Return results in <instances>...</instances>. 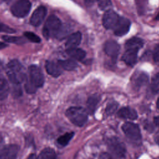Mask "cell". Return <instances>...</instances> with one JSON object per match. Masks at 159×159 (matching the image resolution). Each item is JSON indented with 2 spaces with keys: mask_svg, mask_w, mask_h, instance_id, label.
Returning a JSON list of instances; mask_svg holds the SVG:
<instances>
[{
  "mask_svg": "<svg viewBox=\"0 0 159 159\" xmlns=\"http://www.w3.org/2000/svg\"><path fill=\"white\" fill-rule=\"evenodd\" d=\"M44 83V77L41 69L35 65L29 67V78L25 79V89L27 93L32 94Z\"/></svg>",
  "mask_w": 159,
  "mask_h": 159,
  "instance_id": "6da1fadb",
  "label": "cell"
},
{
  "mask_svg": "<svg viewBox=\"0 0 159 159\" xmlns=\"http://www.w3.org/2000/svg\"><path fill=\"white\" fill-rule=\"evenodd\" d=\"M6 74L9 81L16 85L26 79L23 72V66L17 60H12L8 63L6 66Z\"/></svg>",
  "mask_w": 159,
  "mask_h": 159,
  "instance_id": "7a4b0ae2",
  "label": "cell"
},
{
  "mask_svg": "<svg viewBox=\"0 0 159 159\" xmlns=\"http://www.w3.org/2000/svg\"><path fill=\"white\" fill-rule=\"evenodd\" d=\"M66 116L73 124L78 127L84 125L88 120L87 111L81 107H69L66 111Z\"/></svg>",
  "mask_w": 159,
  "mask_h": 159,
  "instance_id": "3957f363",
  "label": "cell"
},
{
  "mask_svg": "<svg viewBox=\"0 0 159 159\" xmlns=\"http://www.w3.org/2000/svg\"><path fill=\"white\" fill-rule=\"evenodd\" d=\"M62 27L60 19L55 16L51 15L47 19L43 30V35L46 39L53 37H57Z\"/></svg>",
  "mask_w": 159,
  "mask_h": 159,
  "instance_id": "277c9868",
  "label": "cell"
},
{
  "mask_svg": "<svg viewBox=\"0 0 159 159\" xmlns=\"http://www.w3.org/2000/svg\"><path fill=\"white\" fill-rule=\"evenodd\" d=\"M31 6L29 0H17L11 6V11L14 16L22 18L29 13Z\"/></svg>",
  "mask_w": 159,
  "mask_h": 159,
  "instance_id": "5b68a950",
  "label": "cell"
},
{
  "mask_svg": "<svg viewBox=\"0 0 159 159\" xmlns=\"http://www.w3.org/2000/svg\"><path fill=\"white\" fill-rule=\"evenodd\" d=\"M107 145L111 152L118 158H123L125 156L126 148L124 144L117 137L108 139Z\"/></svg>",
  "mask_w": 159,
  "mask_h": 159,
  "instance_id": "8992f818",
  "label": "cell"
},
{
  "mask_svg": "<svg viewBox=\"0 0 159 159\" xmlns=\"http://www.w3.org/2000/svg\"><path fill=\"white\" fill-rule=\"evenodd\" d=\"M122 129L125 135L131 140L139 141L141 139V132L139 125L133 122H125Z\"/></svg>",
  "mask_w": 159,
  "mask_h": 159,
  "instance_id": "52a82bcc",
  "label": "cell"
},
{
  "mask_svg": "<svg viewBox=\"0 0 159 159\" xmlns=\"http://www.w3.org/2000/svg\"><path fill=\"white\" fill-rule=\"evenodd\" d=\"M120 16L113 10L109 9L105 12L102 17V25L106 29L114 30L116 27Z\"/></svg>",
  "mask_w": 159,
  "mask_h": 159,
  "instance_id": "ba28073f",
  "label": "cell"
},
{
  "mask_svg": "<svg viewBox=\"0 0 159 159\" xmlns=\"http://www.w3.org/2000/svg\"><path fill=\"white\" fill-rule=\"evenodd\" d=\"M47 14V9L43 6H39L32 13L30 19V23L35 27L39 26L43 22Z\"/></svg>",
  "mask_w": 159,
  "mask_h": 159,
  "instance_id": "9c48e42d",
  "label": "cell"
},
{
  "mask_svg": "<svg viewBox=\"0 0 159 159\" xmlns=\"http://www.w3.org/2000/svg\"><path fill=\"white\" fill-rule=\"evenodd\" d=\"M130 21L128 19L120 17L116 27L114 29V34L119 37L127 34L130 30Z\"/></svg>",
  "mask_w": 159,
  "mask_h": 159,
  "instance_id": "30bf717a",
  "label": "cell"
},
{
  "mask_svg": "<svg viewBox=\"0 0 159 159\" xmlns=\"http://www.w3.org/2000/svg\"><path fill=\"white\" fill-rule=\"evenodd\" d=\"M104 50L107 55L116 60L120 52V45L117 42L110 40L105 43Z\"/></svg>",
  "mask_w": 159,
  "mask_h": 159,
  "instance_id": "8fae6325",
  "label": "cell"
},
{
  "mask_svg": "<svg viewBox=\"0 0 159 159\" xmlns=\"http://www.w3.org/2000/svg\"><path fill=\"white\" fill-rule=\"evenodd\" d=\"M18 151L19 148L16 145H6L0 152V159H16Z\"/></svg>",
  "mask_w": 159,
  "mask_h": 159,
  "instance_id": "7c38bea8",
  "label": "cell"
},
{
  "mask_svg": "<svg viewBox=\"0 0 159 159\" xmlns=\"http://www.w3.org/2000/svg\"><path fill=\"white\" fill-rule=\"evenodd\" d=\"M138 50L132 49H125V52L122 55V60L129 66L134 65L137 60Z\"/></svg>",
  "mask_w": 159,
  "mask_h": 159,
  "instance_id": "4fadbf2b",
  "label": "cell"
},
{
  "mask_svg": "<svg viewBox=\"0 0 159 159\" xmlns=\"http://www.w3.org/2000/svg\"><path fill=\"white\" fill-rule=\"evenodd\" d=\"M45 67L47 72L53 77H58L62 73L61 68L58 63L47 61L45 63Z\"/></svg>",
  "mask_w": 159,
  "mask_h": 159,
  "instance_id": "5bb4252c",
  "label": "cell"
},
{
  "mask_svg": "<svg viewBox=\"0 0 159 159\" xmlns=\"http://www.w3.org/2000/svg\"><path fill=\"white\" fill-rule=\"evenodd\" d=\"M81 39L82 35L80 32H76L71 34L65 44L67 50L76 48L80 44Z\"/></svg>",
  "mask_w": 159,
  "mask_h": 159,
  "instance_id": "9a60e30c",
  "label": "cell"
},
{
  "mask_svg": "<svg viewBox=\"0 0 159 159\" xmlns=\"http://www.w3.org/2000/svg\"><path fill=\"white\" fill-rule=\"evenodd\" d=\"M143 44L144 42L142 39L134 37L126 41L125 43V49H132L139 51L140 48H142Z\"/></svg>",
  "mask_w": 159,
  "mask_h": 159,
  "instance_id": "2e32d148",
  "label": "cell"
},
{
  "mask_svg": "<svg viewBox=\"0 0 159 159\" xmlns=\"http://www.w3.org/2000/svg\"><path fill=\"white\" fill-rule=\"evenodd\" d=\"M118 116L124 119L135 120L137 118V113L136 111L129 107H122L117 112Z\"/></svg>",
  "mask_w": 159,
  "mask_h": 159,
  "instance_id": "e0dca14e",
  "label": "cell"
},
{
  "mask_svg": "<svg viewBox=\"0 0 159 159\" xmlns=\"http://www.w3.org/2000/svg\"><path fill=\"white\" fill-rule=\"evenodd\" d=\"M100 101V96L98 94L91 96L87 101V111L89 114H93Z\"/></svg>",
  "mask_w": 159,
  "mask_h": 159,
  "instance_id": "ac0fdd59",
  "label": "cell"
},
{
  "mask_svg": "<svg viewBox=\"0 0 159 159\" xmlns=\"http://www.w3.org/2000/svg\"><path fill=\"white\" fill-rule=\"evenodd\" d=\"M66 53L72 58L79 61L82 60L86 57V52L77 47L71 49H68L66 50Z\"/></svg>",
  "mask_w": 159,
  "mask_h": 159,
  "instance_id": "d6986e66",
  "label": "cell"
},
{
  "mask_svg": "<svg viewBox=\"0 0 159 159\" xmlns=\"http://www.w3.org/2000/svg\"><path fill=\"white\" fill-rule=\"evenodd\" d=\"M9 93V86L6 79L0 76V100L5 99Z\"/></svg>",
  "mask_w": 159,
  "mask_h": 159,
  "instance_id": "ffe728a7",
  "label": "cell"
},
{
  "mask_svg": "<svg viewBox=\"0 0 159 159\" xmlns=\"http://www.w3.org/2000/svg\"><path fill=\"white\" fill-rule=\"evenodd\" d=\"M58 63L62 69L67 71H72L78 66L77 63L73 60H60Z\"/></svg>",
  "mask_w": 159,
  "mask_h": 159,
  "instance_id": "44dd1931",
  "label": "cell"
},
{
  "mask_svg": "<svg viewBox=\"0 0 159 159\" xmlns=\"http://www.w3.org/2000/svg\"><path fill=\"white\" fill-rule=\"evenodd\" d=\"M38 159H57V155L53 148H45L40 152Z\"/></svg>",
  "mask_w": 159,
  "mask_h": 159,
  "instance_id": "7402d4cb",
  "label": "cell"
},
{
  "mask_svg": "<svg viewBox=\"0 0 159 159\" xmlns=\"http://www.w3.org/2000/svg\"><path fill=\"white\" fill-rule=\"evenodd\" d=\"M2 39L6 42L12 43L17 45H22L25 42V39L21 37H14L9 35H3Z\"/></svg>",
  "mask_w": 159,
  "mask_h": 159,
  "instance_id": "603a6c76",
  "label": "cell"
},
{
  "mask_svg": "<svg viewBox=\"0 0 159 159\" xmlns=\"http://www.w3.org/2000/svg\"><path fill=\"white\" fill-rule=\"evenodd\" d=\"M148 81V76L145 73H140L134 80V84L137 87H140L145 85Z\"/></svg>",
  "mask_w": 159,
  "mask_h": 159,
  "instance_id": "cb8c5ba5",
  "label": "cell"
},
{
  "mask_svg": "<svg viewBox=\"0 0 159 159\" xmlns=\"http://www.w3.org/2000/svg\"><path fill=\"white\" fill-rule=\"evenodd\" d=\"M73 135H74L73 132L66 133L64 135H61L57 139V143L61 146H65L69 143V142L73 138Z\"/></svg>",
  "mask_w": 159,
  "mask_h": 159,
  "instance_id": "d4e9b609",
  "label": "cell"
},
{
  "mask_svg": "<svg viewBox=\"0 0 159 159\" xmlns=\"http://www.w3.org/2000/svg\"><path fill=\"white\" fill-rule=\"evenodd\" d=\"M151 88L153 92H159V73H156L152 78Z\"/></svg>",
  "mask_w": 159,
  "mask_h": 159,
  "instance_id": "484cf974",
  "label": "cell"
},
{
  "mask_svg": "<svg viewBox=\"0 0 159 159\" xmlns=\"http://www.w3.org/2000/svg\"><path fill=\"white\" fill-rule=\"evenodd\" d=\"M99 7L102 11H107L112 6L111 0H97Z\"/></svg>",
  "mask_w": 159,
  "mask_h": 159,
  "instance_id": "4316f807",
  "label": "cell"
},
{
  "mask_svg": "<svg viewBox=\"0 0 159 159\" xmlns=\"http://www.w3.org/2000/svg\"><path fill=\"white\" fill-rule=\"evenodd\" d=\"M24 36L30 41L33 42L34 43H40L41 41L40 38L35 34L32 32H25L24 33Z\"/></svg>",
  "mask_w": 159,
  "mask_h": 159,
  "instance_id": "83f0119b",
  "label": "cell"
},
{
  "mask_svg": "<svg viewBox=\"0 0 159 159\" xmlns=\"http://www.w3.org/2000/svg\"><path fill=\"white\" fill-rule=\"evenodd\" d=\"M117 107H118V104L116 102H110L107 104L106 107V112L108 115H111L116 111Z\"/></svg>",
  "mask_w": 159,
  "mask_h": 159,
  "instance_id": "f1b7e54d",
  "label": "cell"
},
{
  "mask_svg": "<svg viewBox=\"0 0 159 159\" xmlns=\"http://www.w3.org/2000/svg\"><path fill=\"white\" fill-rule=\"evenodd\" d=\"M0 32H6L8 34H13L16 32V30L10 27L0 23Z\"/></svg>",
  "mask_w": 159,
  "mask_h": 159,
  "instance_id": "f546056e",
  "label": "cell"
},
{
  "mask_svg": "<svg viewBox=\"0 0 159 159\" xmlns=\"http://www.w3.org/2000/svg\"><path fill=\"white\" fill-rule=\"evenodd\" d=\"M153 58L154 61L159 65V44H157L153 50Z\"/></svg>",
  "mask_w": 159,
  "mask_h": 159,
  "instance_id": "4dcf8cb0",
  "label": "cell"
},
{
  "mask_svg": "<svg viewBox=\"0 0 159 159\" xmlns=\"http://www.w3.org/2000/svg\"><path fill=\"white\" fill-rule=\"evenodd\" d=\"M99 159H114V158L108 153H102L100 155Z\"/></svg>",
  "mask_w": 159,
  "mask_h": 159,
  "instance_id": "1f68e13d",
  "label": "cell"
},
{
  "mask_svg": "<svg viewBox=\"0 0 159 159\" xmlns=\"http://www.w3.org/2000/svg\"><path fill=\"white\" fill-rule=\"evenodd\" d=\"M85 4L88 6H92L97 0H84Z\"/></svg>",
  "mask_w": 159,
  "mask_h": 159,
  "instance_id": "d6a6232c",
  "label": "cell"
},
{
  "mask_svg": "<svg viewBox=\"0 0 159 159\" xmlns=\"http://www.w3.org/2000/svg\"><path fill=\"white\" fill-rule=\"evenodd\" d=\"M27 159H38V157L34 153H31L27 158Z\"/></svg>",
  "mask_w": 159,
  "mask_h": 159,
  "instance_id": "836d02e7",
  "label": "cell"
},
{
  "mask_svg": "<svg viewBox=\"0 0 159 159\" xmlns=\"http://www.w3.org/2000/svg\"><path fill=\"white\" fill-rule=\"evenodd\" d=\"M154 122L157 126L159 127V116H158L154 118Z\"/></svg>",
  "mask_w": 159,
  "mask_h": 159,
  "instance_id": "e575fe53",
  "label": "cell"
},
{
  "mask_svg": "<svg viewBox=\"0 0 159 159\" xmlns=\"http://www.w3.org/2000/svg\"><path fill=\"white\" fill-rule=\"evenodd\" d=\"M7 46V45L6 43L0 42V50H1V49H3V48H6Z\"/></svg>",
  "mask_w": 159,
  "mask_h": 159,
  "instance_id": "d590c367",
  "label": "cell"
},
{
  "mask_svg": "<svg viewBox=\"0 0 159 159\" xmlns=\"http://www.w3.org/2000/svg\"><path fill=\"white\" fill-rule=\"evenodd\" d=\"M3 143H4L3 139H2V137L0 135V152L1 151V150L2 149V148L4 147H3Z\"/></svg>",
  "mask_w": 159,
  "mask_h": 159,
  "instance_id": "8d00e7d4",
  "label": "cell"
},
{
  "mask_svg": "<svg viewBox=\"0 0 159 159\" xmlns=\"http://www.w3.org/2000/svg\"><path fill=\"white\" fill-rule=\"evenodd\" d=\"M155 142H156V143L159 145V135H158V136L155 138Z\"/></svg>",
  "mask_w": 159,
  "mask_h": 159,
  "instance_id": "74e56055",
  "label": "cell"
},
{
  "mask_svg": "<svg viewBox=\"0 0 159 159\" xmlns=\"http://www.w3.org/2000/svg\"><path fill=\"white\" fill-rule=\"evenodd\" d=\"M157 107H158V109H159V98H158V100H157Z\"/></svg>",
  "mask_w": 159,
  "mask_h": 159,
  "instance_id": "f35d334b",
  "label": "cell"
},
{
  "mask_svg": "<svg viewBox=\"0 0 159 159\" xmlns=\"http://www.w3.org/2000/svg\"><path fill=\"white\" fill-rule=\"evenodd\" d=\"M155 19H156V20H159V12H158V14L157 15V16H156V17H155Z\"/></svg>",
  "mask_w": 159,
  "mask_h": 159,
  "instance_id": "ab89813d",
  "label": "cell"
}]
</instances>
